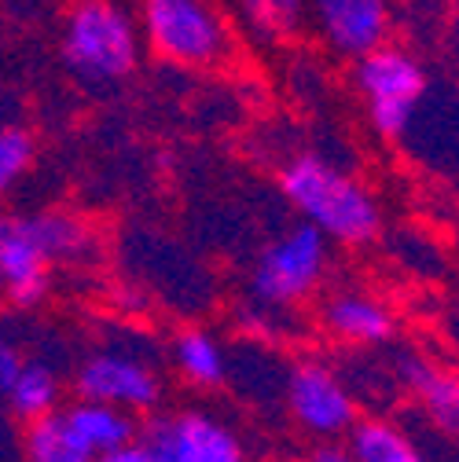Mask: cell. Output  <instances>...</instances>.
<instances>
[{
  "mask_svg": "<svg viewBox=\"0 0 459 462\" xmlns=\"http://www.w3.org/2000/svg\"><path fill=\"white\" fill-rule=\"evenodd\" d=\"M279 191L327 243L364 250L382 231V209L375 195L353 180L346 169L331 165L320 154H298L279 169Z\"/></svg>",
  "mask_w": 459,
  "mask_h": 462,
  "instance_id": "obj_1",
  "label": "cell"
},
{
  "mask_svg": "<svg viewBox=\"0 0 459 462\" xmlns=\"http://www.w3.org/2000/svg\"><path fill=\"white\" fill-rule=\"evenodd\" d=\"M92 231L70 213H0V291L15 309H37L52 291V264L78 261Z\"/></svg>",
  "mask_w": 459,
  "mask_h": 462,
  "instance_id": "obj_2",
  "label": "cell"
},
{
  "mask_svg": "<svg viewBox=\"0 0 459 462\" xmlns=\"http://www.w3.org/2000/svg\"><path fill=\"white\" fill-rule=\"evenodd\" d=\"M63 67L85 85H118L140 63V30L114 0H81L63 30Z\"/></svg>",
  "mask_w": 459,
  "mask_h": 462,
  "instance_id": "obj_3",
  "label": "cell"
},
{
  "mask_svg": "<svg viewBox=\"0 0 459 462\" xmlns=\"http://www.w3.org/2000/svg\"><path fill=\"white\" fill-rule=\"evenodd\" d=\"M144 41L165 63L213 70L232 55V30L213 0H140Z\"/></svg>",
  "mask_w": 459,
  "mask_h": 462,
  "instance_id": "obj_4",
  "label": "cell"
},
{
  "mask_svg": "<svg viewBox=\"0 0 459 462\" xmlns=\"http://www.w3.org/2000/svg\"><path fill=\"white\" fill-rule=\"evenodd\" d=\"M353 85L368 106L375 133L386 140H400V133L408 129L412 114L419 110V103L430 88L419 60L397 44H382V48L368 51L364 60H357Z\"/></svg>",
  "mask_w": 459,
  "mask_h": 462,
  "instance_id": "obj_5",
  "label": "cell"
},
{
  "mask_svg": "<svg viewBox=\"0 0 459 462\" xmlns=\"http://www.w3.org/2000/svg\"><path fill=\"white\" fill-rule=\"evenodd\" d=\"M327 275V239L309 224H295L272 239L254 268H250V294L265 309H295L316 294Z\"/></svg>",
  "mask_w": 459,
  "mask_h": 462,
  "instance_id": "obj_6",
  "label": "cell"
},
{
  "mask_svg": "<svg viewBox=\"0 0 459 462\" xmlns=\"http://www.w3.org/2000/svg\"><path fill=\"white\" fill-rule=\"evenodd\" d=\"M140 444L155 462H247L239 433L206 408H173L144 422Z\"/></svg>",
  "mask_w": 459,
  "mask_h": 462,
  "instance_id": "obj_7",
  "label": "cell"
},
{
  "mask_svg": "<svg viewBox=\"0 0 459 462\" xmlns=\"http://www.w3.org/2000/svg\"><path fill=\"white\" fill-rule=\"evenodd\" d=\"M283 396L295 426L316 440H338L361 422L357 396L350 393V385L342 382L334 367L320 360L295 364L283 382Z\"/></svg>",
  "mask_w": 459,
  "mask_h": 462,
  "instance_id": "obj_8",
  "label": "cell"
},
{
  "mask_svg": "<svg viewBox=\"0 0 459 462\" xmlns=\"http://www.w3.org/2000/svg\"><path fill=\"white\" fill-rule=\"evenodd\" d=\"M74 393L89 403H107L126 415H151L162 403L158 371L126 353V349H96L74 371Z\"/></svg>",
  "mask_w": 459,
  "mask_h": 462,
  "instance_id": "obj_9",
  "label": "cell"
},
{
  "mask_svg": "<svg viewBox=\"0 0 459 462\" xmlns=\"http://www.w3.org/2000/svg\"><path fill=\"white\" fill-rule=\"evenodd\" d=\"M305 15L323 44L350 60L389 44V0H305Z\"/></svg>",
  "mask_w": 459,
  "mask_h": 462,
  "instance_id": "obj_10",
  "label": "cell"
},
{
  "mask_svg": "<svg viewBox=\"0 0 459 462\" xmlns=\"http://www.w3.org/2000/svg\"><path fill=\"white\" fill-rule=\"evenodd\" d=\"M320 323L323 330L342 341V345H357V349H371V345H386L397 330V319L393 312L364 294V291H338L323 301L320 309Z\"/></svg>",
  "mask_w": 459,
  "mask_h": 462,
  "instance_id": "obj_11",
  "label": "cell"
},
{
  "mask_svg": "<svg viewBox=\"0 0 459 462\" xmlns=\"http://www.w3.org/2000/svg\"><path fill=\"white\" fill-rule=\"evenodd\" d=\"M397 374H400V385L419 400L430 426L437 433L459 440V371L437 367V364L408 353V356H400Z\"/></svg>",
  "mask_w": 459,
  "mask_h": 462,
  "instance_id": "obj_12",
  "label": "cell"
},
{
  "mask_svg": "<svg viewBox=\"0 0 459 462\" xmlns=\"http://www.w3.org/2000/svg\"><path fill=\"white\" fill-rule=\"evenodd\" d=\"M67 430L74 433V440L92 455H110L118 448H129L133 440H140V426L133 415L107 408V403H89V400H74L70 408H60Z\"/></svg>",
  "mask_w": 459,
  "mask_h": 462,
  "instance_id": "obj_13",
  "label": "cell"
},
{
  "mask_svg": "<svg viewBox=\"0 0 459 462\" xmlns=\"http://www.w3.org/2000/svg\"><path fill=\"white\" fill-rule=\"evenodd\" d=\"M173 367L195 389H220L228 378V356L220 341L202 327H184L173 337Z\"/></svg>",
  "mask_w": 459,
  "mask_h": 462,
  "instance_id": "obj_14",
  "label": "cell"
},
{
  "mask_svg": "<svg viewBox=\"0 0 459 462\" xmlns=\"http://www.w3.org/2000/svg\"><path fill=\"white\" fill-rule=\"evenodd\" d=\"M5 400H8L12 415L30 426L37 419H48V415L60 411L63 382H60V374H55V367H48L44 360H26L23 374L15 378V385Z\"/></svg>",
  "mask_w": 459,
  "mask_h": 462,
  "instance_id": "obj_15",
  "label": "cell"
},
{
  "mask_svg": "<svg viewBox=\"0 0 459 462\" xmlns=\"http://www.w3.org/2000/svg\"><path fill=\"white\" fill-rule=\"evenodd\" d=\"M346 444H350V451H353L357 462H426L416 451L412 437L400 430V426L386 422V419H361L350 430V440Z\"/></svg>",
  "mask_w": 459,
  "mask_h": 462,
  "instance_id": "obj_16",
  "label": "cell"
},
{
  "mask_svg": "<svg viewBox=\"0 0 459 462\" xmlns=\"http://www.w3.org/2000/svg\"><path fill=\"white\" fill-rule=\"evenodd\" d=\"M23 462H96L67 430L63 415L55 411L23 430Z\"/></svg>",
  "mask_w": 459,
  "mask_h": 462,
  "instance_id": "obj_17",
  "label": "cell"
},
{
  "mask_svg": "<svg viewBox=\"0 0 459 462\" xmlns=\"http://www.w3.org/2000/svg\"><path fill=\"white\" fill-rule=\"evenodd\" d=\"M236 5L261 37H291L305 19V0H236Z\"/></svg>",
  "mask_w": 459,
  "mask_h": 462,
  "instance_id": "obj_18",
  "label": "cell"
},
{
  "mask_svg": "<svg viewBox=\"0 0 459 462\" xmlns=\"http://www.w3.org/2000/svg\"><path fill=\"white\" fill-rule=\"evenodd\" d=\"M33 162V140L23 129H0V199H5Z\"/></svg>",
  "mask_w": 459,
  "mask_h": 462,
  "instance_id": "obj_19",
  "label": "cell"
},
{
  "mask_svg": "<svg viewBox=\"0 0 459 462\" xmlns=\"http://www.w3.org/2000/svg\"><path fill=\"white\" fill-rule=\"evenodd\" d=\"M23 367H26L23 349H19L12 337H0V396H8V393H12L15 378L23 374Z\"/></svg>",
  "mask_w": 459,
  "mask_h": 462,
  "instance_id": "obj_20",
  "label": "cell"
},
{
  "mask_svg": "<svg viewBox=\"0 0 459 462\" xmlns=\"http://www.w3.org/2000/svg\"><path fill=\"white\" fill-rule=\"evenodd\" d=\"M309 462H357L350 444H342V440H323L309 451Z\"/></svg>",
  "mask_w": 459,
  "mask_h": 462,
  "instance_id": "obj_21",
  "label": "cell"
},
{
  "mask_svg": "<svg viewBox=\"0 0 459 462\" xmlns=\"http://www.w3.org/2000/svg\"><path fill=\"white\" fill-rule=\"evenodd\" d=\"M96 462H155V455H151L140 440H133L129 448H118V451H110V455H99Z\"/></svg>",
  "mask_w": 459,
  "mask_h": 462,
  "instance_id": "obj_22",
  "label": "cell"
}]
</instances>
